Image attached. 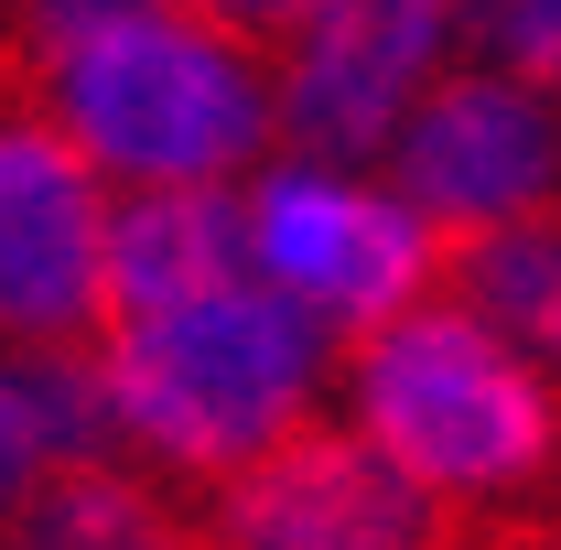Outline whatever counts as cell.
<instances>
[{"instance_id": "9", "label": "cell", "mask_w": 561, "mask_h": 550, "mask_svg": "<svg viewBox=\"0 0 561 550\" xmlns=\"http://www.w3.org/2000/svg\"><path fill=\"white\" fill-rule=\"evenodd\" d=\"M227 280H249V206H227L216 184H130V206H108V324L173 313Z\"/></svg>"}, {"instance_id": "12", "label": "cell", "mask_w": 561, "mask_h": 550, "mask_svg": "<svg viewBox=\"0 0 561 550\" xmlns=\"http://www.w3.org/2000/svg\"><path fill=\"white\" fill-rule=\"evenodd\" d=\"M22 389H33V411H44L55 465H98V454L130 432V421H119V378H108V356H66V335L22 367Z\"/></svg>"}, {"instance_id": "14", "label": "cell", "mask_w": 561, "mask_h": 550, "mask_svg": "<svg viewBox=\"0 0 561 550\" xmlns=\"http://www.w3.org/2000/svg\"><path fill=\"white\" fill-rule=\"evenodd\" d=\"M44 465H55V443H44V411H33L22 367H0V518H11V507H33Z\"/></svg>"}, {"instance_id": "3", "label": "cell", "mask_w": 561, "mask_h": 550, "mask_svg": "<svg viewBox=\"0 0 561 550\" xmlns=\"http://www.w3.org/2000/svg\"><path fill=\"white\" fill-rule=\"evenodd\" d=\"M356 421L411 465L432 496H496L551 465V400L529 345H507L476 302H411L356 345Z\"/></svg>"}, {"instance_id": "5", "label": "cell", "mask_w": 561, "mask_h": 550, "mask_svg": "<svg viewBox=\"0 0 561 550\" xmlns=\"http://www.w3.org/2000/svg\"><path fill=\"white\" fill-rule=\"evenodd\" d=\"M465 0H313L291 22V76H280V130L313 162H367L389 151L421 108V76L443 55Z\"/></svg>"}, {"instance_id": "8", "label": "cell", "mask_w": 561, "mask_h": 550, "mask_svg": "<svg viewBox=\"0 0 561 550\" xmlns=\"http://www.w3.org/2000/svg\"><path fill=\"white\" fill-rule=\"evenodd\" d=\"M561 173V130L540 108L529 76H454L432 87L411 119H400V195L432 227H496V216H529Z\"/></svg>"}, {"instance_id": "18", "label": "cell", "mask_w": 561, "mask_h": 550, "mask_svg": "<svg viewBox=\"0 0 561 550\" xmlns=\"http://www.w3.org/2000/svg\"><path fill=\"white\" fill-rule=\"evenodd\" d=\"M518 550H561V540H518Z\"/></svg>"}, {"instance_id": "13", "label": "cell", "mask_w": 561, "mask_h": 550, "mask_svg": "<svg viewBox=\"0 0 561 550\" xmlns=\"http://www.w3.org/2000/svg\"><path fill=\"white\" fill-rule=\"evenodd\" d=\"M476 22V55L529 87H561V0H465Z\"/></svg>"}, {"instance_id": "16", "label": "cell", "mask_w": 561, "mask_h": 550, "mask_svg": "<svg viewBox=\"0 0 561 550\" xmlns=\"http://www.w3.org/2000/svg\"><path fill=\"white\" fill-rule=\"evenodd\" d=\"M184 11H206V22H227V33H291L313 0H184Z\"/></svg>"}, {"instance_id": "10", "label": "cell", "mask_w": 561, "mask_h": 550, "mask_svg": "<svg viewBox=\"0 0 561 550\" xmlns=\"http://www.w3.org/2000/svg\"><path fill=\"white\" fill-rule=\"evenodd\" d=\"M454 302H476L507 345L561 367V216L454 227Z\"/></svg>"}, {"instance_id": "1", "label": "cell", "mask_w": 561, "mask_h": 550, "mask_svg": "<svg viewBox=\"0 0 561 550\" xmlns=\"http://www.w3.org/2000/svg\"><path fill=\"white\" fill-rule=\"evenodd\" d=\"M313 335H324V313L291 302L260 271L227 280V291H195L173 313H130L108 335V378H119L130 443H151L184 475H238L280 432H302Z\"/></svg>"}, {"instance_id": "4", "label": "cell", "mask_w": 561, "mask_h": 550, "mask_svg": "<svg viewBox=\"0 0 561 550\" xmlns=\"http://www.w3.org/2000/svg\"><path fill=\"white\" fill-rule=\"evenodd\" d=\"M249 271L280 280L291 302H313L324 324H389L411 313L432 280V216L411 195H367L346 184V162H280L249 195Z\"/></svg>"}, {"instance_id": "2", "label": "cell", "mask_w": 561, "mask_h": 550, "mask_svg": "<svg viewBox=\"0 0 561 550\" xmlns=\"http://www.w3.org/2000/svg\"><path fill=\"white\" fill-rule=\"evenodd\" d=\"M55 119L119 184H216L260 151L271 98H260L249 55L227 44V22L184 11V0L173 11L140 0L76 55H55Z\"/></svg>"}, {"instance_id": "11", "label": "cell", "mask_w": 561, "mask_h": 550, "mask_svg": "<svg viewBox=\"0 0 561 550\" xmlns=\"http://www.w3.org/2000/svg\"><path fill=\"white\" fill-rule=\"evenodd\" d=\"M22 550H173V529L108 465H66V475L22 507Z\"/></svg>"}, {"instance_id": "6", "label": "cell", "mask_w": 561, "mask_h": 550, "mask_svg": "<svg viewBox=\"0 0 561 550\" xmlns=\"http://www.w3.org/2000/svg\"><path fill=\"white\" fill-rule=\"evenodd\" d=\"M87 313H108L98 151L44 119H0V335L55 345Z\"/></svg>"}, {"instance_id": "17", "label": "cell", "mask_w": 561, "mask_h": 550, "mask_svg": "<svg viewBox=\"0 0 561 550\" xmlns=\"http://www.w3.org/2000/svg\"><path fill=\"white\" fill-rule=\"evenodd\" d=\"M378 550H432V540H378Z\"/></svg>"}, {"instance_id": "15", "label": "cell", "mask_w": 561, "mask_h": 550, "mask_svg": "<svg viewBox=\"0 0 561 550\" xmlns=\"http://www.w3.org/2000/svg\"><path fill=\"white\" fill-rule=\"evenodd\" d=\"M119 11H140V0H22V33H33V55L55 66V55L87 44V33H108Z\"/></svg>"}, {"instance_id": "7", "label": "cell", "mask_w": 561, "mask_h": 550, "mask_svg": "<svg viewBox=\"0 0 561 550\" xmlns=\"http://www.w3.org/2000/svg\"><path fill=\"white\" fill-rule=\"evenodd\" d=\"M227 550H378V540H432V485L356 421V432H280L249 454L216 507Z\"/></svg>"}]
</instances>
